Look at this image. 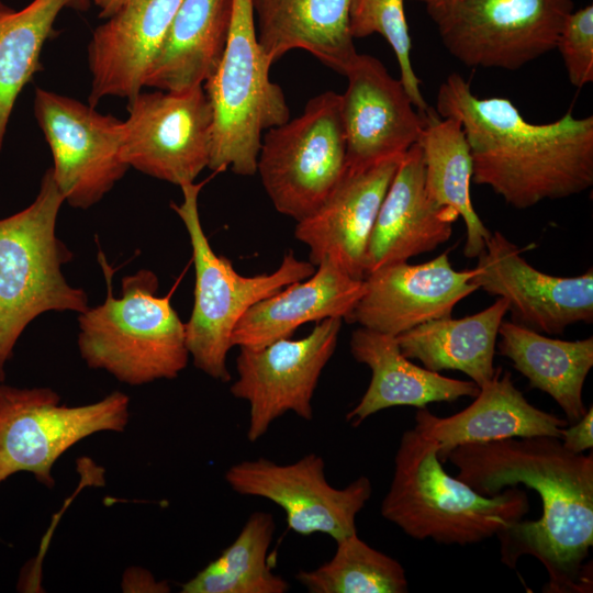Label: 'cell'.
<instances>
[{"mask_svg":"<svg viewBox=\"0 0 593 593\" xmlns=\"http://www.w3.org/2000/svg\"><path fill=\"white\" fill-rule=\"evenodd\" d=\"M593 407L586 410L584 415L572 423L569 428L563 427L560 432V441L566 449L574 454H581L593 447Z\"/></svg>","mask_w":593,"mask_h":593,"instance_id":"cell-34","label":"cell"},{"mask_svg":"<svg viewBox=\"0 0 593 593\" xmlns=\"http://www.w3.org/2000/svg\"><path fill=\"white\" fill-rule=\"evenodd\" d=\"M181 0H126L93 32L88 45L91 89L88 103L120 97L127 100L144 88Z\"/></svg>","mask_w":593,"mask_h":593,"instance_id":"cell-19","label":"cell"},{"mask_svg":"<svg viewBox=\"0 0 593 593\" xmlns=\"http://www.w3.org/2000/svg\"><path fill=\"white\" fill-rule=\"evenodd\" d=\"M333 558L295 579L310 593H404L405 570L392 557L350 535L336 541Z\"/></svg>","mask_w":593,"mask_h":593,"instance_id":"cell-31","label":"cell"},{"mask_svg":"<svg viewBox=\"0 0 593 593\" xmlns=\"http://www.w3.org/2000/svg\"><path fill=\"white\" fill-rule=\"evenodd\" d=\"M457 478L492 496L524 484L541 501L537 521H519L496 535L501 561L514 569L523 556L536 558L548 573L545 592H591L593 545V456L574 454L551 436L513 437L465 444L451 450Z\"/></svg>","mask_w":593,"mask_h":593,"instance_id":"cell-1","label":"cell"},{"mask_svg":"<svg viewBox=\"0 0 593 593\" xmlns=\"http://www.w3.org/2000/svg\"><path fill=\"white\" fill-rule=\"evenodd\" d=\"M34 115L51 148L53 177L65 202L89 209L123 178V121L89 103L35 89Z\"/></svg>","mask_w":593,"mask_h":593,"instance_id":"cell-12","label":"cell"},{"mask_svg":"<svg viewBox=\"0 0 593 593\" xmlns=\"http://www.w3.org/2000/svg\"><path fill=\"white\" fill-rule=\"evenodd\" d=\"M342 323V318H325L303 338H282L257 349L240 348L236 358L238 377L231 393L249 405L250 443L288 412L312 421V399L337 346Z\"/></svg>","mask_w":593,"mask_h":593,"instance_id":"cell-13","label":"cell"},{"mask_svg":"<svg viewBox=\"0 0 593 593\" xmlns=\"http://www.w3.org/2000/svg\"><path fill=\"white\" fill-rule=\"evenodd\" d=\"M233 0H181L143 86L179 92L214 74L228 37Z\"/></svg>","mask_w":593,"mask_h":593,"instance_id":"cell-25","label":"cell"},{"mask_svg":"<svg viewBox=\"0 0 593 593\" xmlns=\"http://www.w3.org/2000/svg\"><path fill=\"white\" fill-rule=\"evenodd\" d=\"M350 353L371 370L370 383L346 421L359 426L369 416L393 406L426 407L433 402L475 398L480 388L472 381L441 376L406 358L395 336L359 327L351 334Z\"/></svg>","mask_w":593,"mask_h":593,"instance_id":"cell-23","label":"cell"},{"mask_svg":"<svg viewBox=\"0 0 593 593\" xmlns=\"http://www.w3.org/2000/svg\"><path fill=\"white\" fill-rule=\"evenodd\" d=\"M363 290V279H355L323 259L309 278L250 306L234 328L233 346L262 348L290 337L305 323L325 318L347 322Z\"/></svg>","mask_w":593,"mask_h":593,"instance_id":"cell-22","label":"cell"},{"mask_svg":"<svg viewBox=\"0 0 593 593\" xmlns=\"http://www.w3.org/2000/svg\"><path fill=\"white\" fill-rule=\"evenodd\" d=\"M474 268L456 270L448 251L419 265H384L363 278L365 290L348 323L398 336L424 322L451 316L458 302L478 288Z\"/></svg>","mask_w":593,"mask_h":593,"instance_id":"cell-17","label":"cell"},{"mask_svg":"<svg viewBox=\"0 0 593 593\" xmlns=\"http://www.w3.org/2000/svg\"><path fill=\"white\" fill-rule=\"evenodd\" d=\"M65 202L52 168L42 177L34 201L0 219V383L5 365L25 327L48 311H86L88 296L61 272L72 253L56 235Z\"/></svg>","mask_w":593,"mask_h":593,"instance_id":"cell-5","label":"cell"},{"mask_svg":"<svg viewBox=\"0 0 593 593\" xmlns=\"http://www.w3.org/2000/svg\"><path fill=\"white\" fill-rule=\"evenodd\" d=\"M499 354L508 358L533 389L549 394L561 407L568 423L586 412L582 390L593 366V338H550L516 322L502 321Z\"/></svg>","mask_w":593,"mask_h":593,"instance_id":"cell-26","label":"cell"},{"mask_svg":"<svg viewBox=\"0 0 593 593\" xmlns=\"http://www.w3.org/2000/svg\"><path fill=\"white\" fill-rule=\"evenodd\" d=\"M96 1H97V0H94V2H96Z\"/></svg>","mask_w":593,"mask_h":593,"instance_id":"cell-37","label":"cell"},{"mask_svg":"<svg viewBox=\"0 0 593 593\" xmlns=\"http://www.w3.org/2000/svg\"><path fill=\"white\" fill-rule=\"evenodd\" d=\"M276 523L267 512H254L235 540L193 578L182 593H286L290 584L276 574L268 551Z\"/></svg>","mask_w":593,"mask_h":593,"instance_id":"cell-30","label":"cell"},{"mask_svg":"<svg viewBox=\"0 0 593 593\" xmlns=\"http://www.w3.org/2000/svg\"><path fill=\"white\" fill-rule=\"evenodd\" d=\"M88 4L89 0H33L15 10L0 0V154L18 97L42 69L41 54L57 16Z\"/></svg>","mask_w":593,"mask_h":593,"instance_id":"cell-29","label":"cell"},{"mask_svg":"<svg viewBox=\"0 0 593 593\" xmlns=\"http://www.w3.org/2000/svg\"><path fill=\"white\" fill-rule=\"evenodd\" d=\"M202 186L194 182L181 186L182 202L170 204L188 232L195 273L193 307L184 323L186 342L189 356L199 370L227 382L231 380L227 354L242 316L258 301L309 278L316 267L298 259L289 250L271 273L239 275L227 258L216 255L203 231L198 203Z\"/></svg>","mask_w":593,"mask_h":593,"instance_id":"cell-6","label":"cell"},{"mask_svg":"<svg viewBox=\"0 0 593 593\" xmlns=\"http://www.w3.org/2000/svg\"><path fill=\"white\" fill-rule=\"evenodd\" d=\"M568 421L532 405L516 389L511 373L496 368L465 410L439 417L426 407L415 414V428L437 443L438 458L465 444H481L513 437H560Z\"/></svg>","mask_w":593,"mask_h":593,"instance_id":"cell-21","label":"cell"},{"mask_svg":"<svg viewBox=\"0 0 593 593\" xmlns=\"http://www.w3.org/2000/svg\"><path fill=\"white\" fill-rule=\"evenodd\" d=\"M456 211L436 204L425 190L422 149L402 157L376 217L365 257L366 275L388 264L436 249L452 234Z\"/></svg>","mask_w":593,"mask_h":593,"instance_id":"cell-20","label":"cell"},{"mask_svg":"<svg viewBox=\"0 0 593 593\" xmlns=\"http://www.w3.org/2000/svg\"><path fill=\"white\" fill-rule=\"evenodd\" d=\"M347 167L340 93L310 99L303 112L266 131L257 172L275 209L296 222L326 199Z\"/></svg>","mask_w":593,"mask_h":593,"instance_id":"cell-8","label":"cell"},{"mask_svg":"<svg viewBox=\"0 0 593 593\" xmlns=\"http://www.w3.org/2000/svg\"><path fill=\"white\" fill-rule=\"evenodd\" d=\"M126 0H97L94 3L99 7V18L108 19L111 16Z\"/></svg>","mask_w":593,"mask_h":593,"instance_id":"cell-35","label":"cell"},{"mask_svg":"<svg viewBox=\"0 0 593 593\" xmlns=\"http://www.w3.org/2000/svg\"><path fill=\"white\" fill-rule=\"evenodd\" d=\"M107 280L102 304L79 314L78 347L88 367L111 373L130 385L174 379L187 367L186 326L159 296L158 278L148 270L122 279V295L112 292V270L102 254Z\"/></svg>","mask_w":593,"mask_h":593,"instance_id":"cell-4","label":"cell"},{"mask_svg":"<svg viewBox=\"0 0 593 593\" xmlns=\"http://www.w3.org/2000/svg\"><path fill=\"white\" fill-rule=\"evenodd\" d=\"M439 37L467 67L516 70L556 48L572 0H428Z\"/></svg>","mask_w":593,"mask_h":593,"instance_id":"cell-9","label":"cell"},{"mask_svg":"<svg viewBox=\"0 0 593 593\" xmlns=\"http://www.w3.org/2000/svg\"><path fill=\"white\" fill-rule=\"evenodd\" d=\"M130 399L115 391L79 406L60 404L49 388L0 383V484L18 472L32 473L52 489V469L71 446L99 432H123Z\"/></svg>","mask_w":593,"mask_h":593,"instance_id":"cell-10","label":"cell"},{"mask_svg":"<svg viewBox=\"0 0 593 593\" xmlns=\"http://www.w3.org/2000/svg\"><path fill=\"white\" fill-rule=\"evenodd\" d=\"M351 0H251L257 38L270 65L304 49L345 75L357 56L349 32Z\"/></svg>","mask_w":593,"mask_h":593,"instance_id":"cell-24","label":"cell"},{"mask_svg":"<svg viewBox=\"0 0 593 593\" xmlns=\"http://www.w3.org/2000/svg\"><path fill=\"white\" fill-rule=\"evenodd\" d=\"M437 449L415 427L402 434L381 514L407 536L467 546L496 536L529 512L526 491L508 486L482 495L444 470Z\"/></svg>","mask_w":593,"mask_h":593,"instance_id":"cell-3","label":"cell"},{"mask_svg":"<svg viewBox=\"0 0 593 593\" xmlns=\"http://www.w3.org/2000/svg\"><path fill=\"white\" fill-rule=\"evenodd\" d=\"M349 32L353 38L373 33L382 35L394 52L400 80L414 107L425 116L429 110L411 60L412 42L404 11V0H351Z\"/></svg>","mask_w":593,"mask_h":593,"instance_id":"cell-32","label":"cell"},{"mask_svg":"<svg viewBox=\"0 0 593 593\" xmlns=\"http://www.w3.org/2000/svg\"><path fill=\"white\" fill-rule=\"evenodd\" d=\"M270 67L257 38L251 0H233L225 49L203 83L213 111L211 170L255 175L262 132L290 119L281 87L270 80Z\"/></svg>","mask_w":593,"mask_h":593,"instance_id":"cell-7","label":"cell"},{"mask_svg":"<svg viewBox=\"0 0 593 593\" xmlns=\"http://www.w3.org/2000/svg\"><path fill=\"white\" fill-rule=\"evenodd\" d=\"M436 113L461 123L472 180L519 210L579 194L593 184V116L569 110L557 121L528 122L510 99L479 98L459 74L439 86Z\"/></svg>","mask_w":593,"mask_h":593,"instance_id":"cell-2","label":"cell"},{"mask_svg":"<svg viewBox=\"0 0 593 593\" xmlns=\"http://www.w3.org/2000/svg\"><path fill=\"white\" fill-rule=\"evenodd\" d=\"M342 97L347 166H368L404 155L417 144L424 116L400 79L376 57L357 54L347 71Z\"/></svg>","mask_w":593,"mask_h":593,"instance_id":"cell-16","label":"cell"},{"mask_svg":"<svg viewBox=\"0 0 593 593\" xmlns=\"http://www.w3.org/2000/svg\"><path fill=\"white\" fill-rule=\"evenodd\" d=\"M425 167V190L438 205L456 211L466 225L463 254L478 257L491 232L475 212L470 198L473 164L461 123L441 118L432 109L424 116L418 141Z\"/></svg>","mask_w":593,"mask_h":593,"instance_id":"cell-28","label":"cell"},{"mask_svg":"<svg viewBox=\"0 0 593 593\" xmlns=\"http://www.w3.org/2000/svg\"><path fill=\"white\" fill-rule=\"evenodd\" d=\"M122 159L179 187L209 166L213 111L203 86L179 92L143 90L128 99Z\"/></svg>","mask_w":593,"mask_h":593,"instance_id":"cell-11","label":"cell"},{"mask_svg":"<svg viewBox=\"0 0 593 593\" xmlns=\"http://www.w3.org/2000/svg\"><path fill=\"white\" fill-rule=\"evenodd\" d=\"M415 1H421V2L426 3L428 0H415Z\"/></svg>","mask_w":593,"mask_h":593,"instance_id":"cell-36","label":"cell"},{"mask_svg":"<svg viewBox=\"0 0 593 593\" xmlns=\"http://www.w3.org/2000/svg\"><path fill=\"white\" fill-rule=\"evenodd\" d=\"M508 311L499 298L485 310L462 317L424 322L395 336L402 354L432 371L458 370L479 388L495 373L493 360L499 328Z\"/></svg>","mask_w":593,"mask_h":593,"instance_id":"cell-27","label":"cell"},{"mask_svg":"<svg viewBox=\"0 0 593 593\" xmlns=\"http://www.w3.org/2000/svg\"><path fill=\"white\" fill-rule=\"evenodd\" d=\"M471 282L504 298L516 323L548 335L575 323L593 322V269L575 277H556L530 266L501 232L491 233L478 256Z\"/></svg>","mask_w":593,"mask_h":593,"instance_id":"cell-15","label":"cell"},{"mask_svg":"<svg viewBox=\"0 0 593 593\" xmlns=\"http://www.w3.org/2000/svg\"><path fill=\"white\" fill-rule=\"evenodd\" d=\"M224 477L234 492L280 506L294 533H321L335 541L357 534V514L372 493L371 482L363 475L343 489L332 486L323 457L314 452L287 465L264 457L243 460L231 466Z\"/></svg>","mask_w":593,"mask_h":593,"instance_id":"cell-14","label":"cell"},{"mask_svg":"<svg viewBox=\"0 0 593 593\" xmlns=\"http://www.w3.org/2000/svg\"><path fill=\"white\" fill-rule=\"evenodd\" d=\"M559 51L569 81L577 88L593 81V5L572 11L560 30Z\"/></svg>","mask_w":593,"mask_h":593,"instance_id":"cell-33","label":"cell"},{"mask_svg":"<svg viewBox=\"0 0 593 593\" xmlns=\"http://www.w3.org/2000/svg\"><path fill=\"white\" fill-rule=\"evenodd\" d=\"M402 156L347 166L323 203L296 222L294 236L310 249L315 267L328 259L355 279H363L368 240Z\"/></svg>","mask_w":593,"mask_h":593,"instance_id":"cell-18","label":"cell"}]
</instances>
